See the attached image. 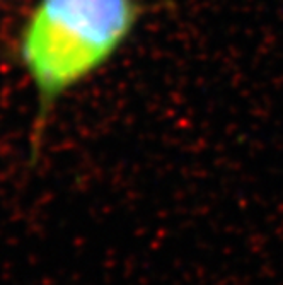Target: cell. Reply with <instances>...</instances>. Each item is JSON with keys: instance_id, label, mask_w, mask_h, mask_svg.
Wrapping results in <instances>:
<instances>
[{"instance_id": "obj_1", "label": "cell", "mask_w": 283, "mask_h": 285, "mask_svg": "<svg viewBox=\"0 0 283 285\" xmlns=\"http://www.w3.org/2000/svg\"><path fill=\"white\" fill-rule=\"evenodd\" d=\"M142 17L138 0H36L14 41L19 67L36 98L31 162L58 103L104 69L132 38Z\"/></svg>"}]
</instances>
